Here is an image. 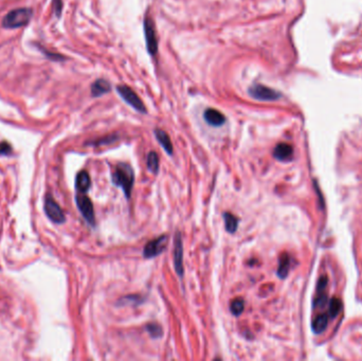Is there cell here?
I'll use <instances>...</instances> for the list:
<instances>
[{"label": "cell", "mask_w": 362, "mask_h": 361, "mask_svg": "<svg viewBox=\"0 0 362 361\" xmlns=\"http://www.w3.org/2000/svg\"><path fill=\"white\" fill-rule=\"evenodd\" d=\"M111 179L113 184L121 187L126 198H129L131 196V190H133L135 180L133 168L127 163H119L113 171Z\"/></svg>", "instance_id": "6da1fadb"}, {"label": "cell", "mask_w": 362, "mask_h": 361, "mask_svg": "<svg viewBox=\"0 0 362 361\" xmlns=\"http://www.w3.org/2000/svg\"><path fill=\"white\" fill-rule=\"evenodd\" d=\"M33 12L29 7H20L15 9L7 13L2 20V26L4 28L15 29L26 26L31 20Z\"/></svg>", "instance_id": "7a4b0ae2"}, {"label": "cell", "mask_w": 362, "mask_h": 361, "mask_svg": "<svg viewBox=\"0 0 362 361\" xmlns=\"http://www.w3.org/2000/svg\"><path fill=\"white\" fill-rule=\"evenodd\" d=\"M117 91L119 92L120 96L123 98V100H124L127 104H129L131 107L135 108L137 111L142 112V113L146 112L145 105L143 104L141 98L137 95V93L134 91L133 89L125 85H119L117 87Z\"/></svg>", "instance_id": "3957f363"}, {"label": "cell", "mask_w": 362, "mask_h": 361, "mask_svg": "<svg viewBox=\"0 0 362 361\" xmlns=\"http://www.w3.org/2000/svg\"><path fill=\"white\" fill-rule=\"evenodd\" d=\"M144 35L146 40V48L151 55L157 54L158 52V39L156 34L155 24L150 15H146L144 19Z\"/></svg>", "instance_id": "277c9868"}, {"label": "cell", "mask_w": 362, "mask_h": 361, "mask_svg": "<svg viewBox=\"0 0 362 361\" xmlns=\"http://www.w3.org/2000/svg\"><path fill=\"white\" fill-rule=\"evenodd\" d=\"M248 92L253 98L259 101H276L281 97V93L276 90L261 84H256L250 87Z\"/></svg>", "instance_id": "5b68a950"}, {"label": "cell", "mask_w": 362, "mask_h": 361, "mask_svg": "<svg viewBox=\"0 0 362 361\" xmlns=\"http://www.w3.org/2000/svg\"><path fill=\"white\" fill-rule=\"evenodd\" d=\"M77 200V206L81 212V214L86 219L87 223L90 226L95 225V217H94V210H93V204L90 200L89 197L86 195L80 193L76 197Z\"/></svg>", "instance_id": "8992f818"}, {"label": "cell", "mask_w": 362, "mask_h": 361, "mask_svg": "<svg viewBox=\"0 0 362 361\" xmlns=\"http://www.w3.org/2000/svg\"><path fill=\"white\" fill-rule=\"evenodd\" d=\"M168 235H161L145 245L143 249V257L145 259H153L161 254L168 245Z\"/></svg>", "instance_id": "52a82bcc"}, {"label": "cell", "mask_w": 362, "mask_h": 361, "mask_svg": "<svg viewBox=\"0 0 362 361\" xmlns=\"http://www.w3.org/2000/svg\"><path fill=\"white\" fill-rule=\"evenodd\" d=\"M45 213L47 214V216L53 221V223H55V224L65 223L66 218H65L64 212L51 196H48L46 198Z\"/></svg>", "instance_id": "ba28073f"}, {"label": "cell", "mask_w": 362, "mask_h": 361, "mask_svg": "<svg viewBox=\"0 0 362 361\" xmlns=\"http://www.w3.org/2000/svg\"><path fill=\"white\" fill-rule=\"evenodd\" d=\"M174 266L177 274L182 277L183 275V244L181 234L177 232L175 235V246H174Z\"/></svg>", "instance_id": "9c48e42d"}, {"label": "cell", "mask_w": 362, "mask_h": 361, "mask_svg": "<svg viewBox=\"0 0 362 361\" xmlns=\"http://www.w3.org/2000/svg\"><path fill=\"white\" fill-rule=\"evenodd\" d=\"M203 118L205 122L211 126L219 127L226 122V117L219 110L214 108H208L203 112Z\"/></svg>", "instance_id": "30bf717a"}, {"label": "cell", "mask_w": 362, "mask_h": 361, "mask_svg": "<svg viewBox=\"0 0 362 361\" xmlns=\"http://www.w3.org/2000/svg\"><path fill=\"white\" fill-rule=\"evenodd\" d=\"M274 158L279 161H289L293 156V147L288 143H279L273 151Z\"/></svg>", "instance_id": "8fae6325"}, {"label": "cell", "mask_w": 362, "mask_h": 361, "mask_svg": "<svg viewBox=\"0 0 362 361\" xmlns=\"http://www.w3.org/2000/svg\"><path fill=\"white\" fill-rule=\"evenodd\" d=\"M91 185V180L86 171H81L76 178V187L79 193L85 194Z\"/></svg>", "instance_id": "7c38bea8"}, {"label": "cell", "mask_w": 362, "mask_h": 361, "mask_svg": "<svg viewBox=\"0 0 362 361\" xmlns=\"http://www.w3.org/2000/svg\"><path fill=\"white\" fill-rule=\"evenodd\" d=\"M155 136L157 138L158 142L160 143V145L163 147L164 151H166L169 155H173V144L171 142V139L169 137V135L166 133V131L162 129H156L155 130Z\"/></svg>", "instance_id": "4fadbf2b"}, {"label": "cell", "mask_w": 362, "mask_h": 361, "mask_svg": "<svg viewBox=\"0 0 362 361\" xmlns=\"http://www.w3.org/2000/svg\"><path fill=\"white\" fill-rule=\"evenodd\" d=\"M111 89L110 84L106 80H96L91 86V93L93 96H101L107 92H109Z\"/></svg>", "instance_id": "5bb4252c"}, {"label": "cell", "mask_w": 362, "mask_h": 361, "mask_svg": "<svg viewBox=\"0 0 362 361\" xmlns=\"http://www.w3.org/2000/svg\"><path fill=\"white\" fill-rule=\"evenodd\" d=\"M290 268V257L287 253H283L281 258H279L278 263V269H277V275L279 277H286L288 272H289Z\"/></svg>", "instance_id": "9a60e30c"}, {"label": "cell", "mask_w": 362, "mask_h": 361, "mask_svg": "<svg viewBox=\"0 0 362 361\" xmlns=\"http://www.w3.org/2000/svg\"><path fill=\"white\" fill-rule=\"evenodd\" d=\"M223 216H224L225 228L227 230V232L233 234L238 228V221L240 220H238V218L230 212H225Z\"/></svg>", "instance_id": "2e32d148"}, {"label": "cell", "mask_w": 362, "mask_h": 361, "mask_svg": "<svg viewBox=\"0 0 362 361\" xmlns=\"http://www.w3.org/2000/svg\"><path fill=\"white\" fill-rule=\"evenodd\" d=\"M328 319H330V316L323 314L318 316L314 322H312V330L316 334H321L325 331V328L327 327L328 324Z\"/></svg>", "instance_id": "e0dca14e"}, {"label": "cell", "mask_w": 362, "mask_h": 361, "mask_svg": "<svg viewBox=\"0 0 362 361\" xmlns=\"http://www.w3.org/2000/svg\"><path fill=\"white\" fill-rule=\"evenodd\" d=\"M147 169L150 170V172H152L153 174L157 175L158 171H159V156L157 153L155 152H151L147 156Z\"/></svg>", "instance_id": "ac0fdd59"}, {"label": "cell", "mask_w": 362, "mask_h": 361, "mask_svg": "<svg viewBox=\"0 0 362 361\" xmlns=\"http://www.w3.org/2000/svg\"><path fill=\"white\" fill-rule=\"evenodd\" d=\"M245 308V302L242 298H236L231 301V304H230V310L234 316H241Z\"/></svg>", "instance_id": "d6986e66"}, {"label": "cell", "mask_w": 362, "mask_h": 361, "mask_svg": "<svg viewBox=\"0 0 362 361\" xmlns=\"http://www.w3.org/2000/svg\"><path fill=\"white\" fill-rule=\"evenodd\" d=\"M342 309V303L340 300L333 298L330 302V317L335 318L338 316Z\"/></svg>", "instance_id": "ffe728a7"}, {"label": "cell", "mask_w": 362, "mask_h": 361, "mask_svg": "<svg viewBox=\"0 0 362 361\" xmlns=\"http://www.w3.org/2000/svg\"><path fill=\"white\" fill-rule=\"evenodd\" d=\"M146 331H147V333L151 335V337H153V338H160L162 336V334H163L161 326L159 324H157V323L147 324L146 325Z\"/></svg>", "instance_id": "44dd1931"}, {"label": "cell", "mask_w": 362, "mask_h": 361, "mask_svg": "<svg viewBox=\"0 0 362 361\" xmlns=\"http://www.w3.org/2000/svg\"><path fill=\"white\" fill-rule=\"evenodd\" d=\"M12 153V147L7 142H0V156L10 155Z\"/></svg>", "instance_id": "7402d4cb"}, {"label": "cell", "mask_w": 362, "mask_h": 361, "mask_svg": "<svg viewBox=\"0 0 362 361\" xmlns=\"http://www.w3.org/2000/svg\"><path fill=\"white\" fill-rule=\"evenodd\" d=\"M62 7H63L62 0H53V9L55 11V14H56L57 17H60V16H61Z\"/></svg>", "instance_id": "603a6c76"}]
</instances>
